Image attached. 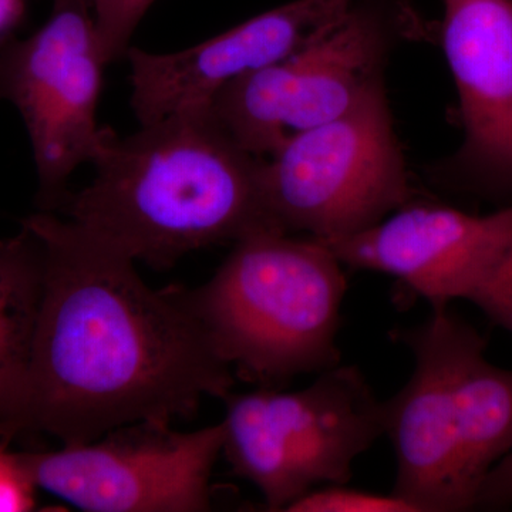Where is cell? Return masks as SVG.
Returning a JSON list of instances; mask_svg holds the SVG:
<instances>
[{"label":"cell","instance_id":"obj_1","mask_svg":"<svg viewBox=\"0 0 512 512\" xmlns=\"http://www.w3.org/2000/svg\"><path fill=\"white\" fill-rule=\"evenodd\" d=\"M43 276L20 431L63 446L136 423L190 419L234 386L188 289H151L134 261L53 212L22 221Z\"/></svg>","mask_w":512,"mask_h":512},{"label":"cell","instance_id":"obj_2","mask_svg":"<svg viewBox=\"0 0 512 512\" xmlns=\"http://www.w3.org/2000/svg\"><path fill=\"white\" fill-rule=\"evenodd\" d=\"M262 161L239 146L211 104L187 107L131 136L107 128L92 183L67 192L57 211L134 262L171 268L195 249L278 231Z\"/></svg>","mask_w":512,"mask_h":512},{"label":"cell","instance_id":"obj_3","mask_svg":"<svg viewBox=\"0 0 512 512\" xmlns=\"http://www.w3.org/2000/svg\"><path fill=\"white\" fill-rule=\"evenodd\" d=\"M342 266L316 239L258 231L188 298L218 355L242 379L274 389L340 365Z\"/></svg>","mask_w":512,"mask_h":512},{"label":"cell","instance_id":"obj_4","mask_svg":"<svg viewBox=\"0 0 512 512\" xmlns=\"http://www.w3.org/2000/svg\"><path fill=\"white\" fill-rule=\"evenodd\" d=\"M225 402L222 454L261 491L266 511L349 483L353 461L384 436L383 402L356 366L325 370L298 392L262 387Z\"/></svg>","mask_w":512,"mask_h":512},{"label":"cell","instance_id":"obj_5","mask_svg":"<svg viewBox=\"0 0 512 512\" xmlns=\"http://www.w3.org/2000/svg\"><path fill=\"white\" fill-rule=\"evenodd\" d=\"M262 190L278 231L322 241L365 231L412 202L384 82L264 158Z\"/></svg>","mask_w":512,"mask_h":512},{"label":"cell","instance_id":"obj_6","mask_svg":"<svg viewBox=\"0 0 512 512\" xmlns=\"http://www.w3.org/2000/svg\"><path fill=\"white\" fill-rule=\"evenodd\" d=\"M410 13L387 0H355L293 55L239 77L211 107L232 138L268 158L299 131L338 119L384 82L387 55Z\"/></svg>","mask_w":512,"mask_h":512},{"label":"cell","instance_id":"obj_7","mask_svg":"<svg viewBox=\"0 0 512 512\" xmlns=\"http://www.w3.org/2000/svg\"><path fill=\"white\" fill-rule=\"evenodd\" d=\"M106 66L86 0H55L32 36L0 42V101L16 107L28 130L42 211H57L74 170L92 163L106 137L97 124Z\"/></svg>","mask_w":512,"mask_h":512},{"label":"cell","instance_id":"obj_8","mask_svg":"<svg viewBox=\"0 0 512 512\" xmlns=\"http://www.w3.org/2000/svg\"><path fill=\"white\" fill-rule=\"evenodd\" d=\"M224 446L221 423L181 433L136 421L90 443L20 453L37 488L87 512L211 510V476Z\"/></svg>","mask_w":512,"mask_h":512},{"label":"cell","instance_id":"obj_9","mask_svg":"<svg viewBox=\"0 0 512 512\" xmlns=\"http://www.w3.org/2000/svg\"><path fill=\"white\" fill-rule=\"evenodd\" d=\"M390 338L409 348L416 362L409 383L383 402L384 434L397 461L392 494L419 512L474 510L461 457L460 383L485 340L448 306L433 309L421 325L392 330Z\"/></svg>","mask_w":512,"mask_h":512},{"label":"cell","instance_id":"obj_10","mask_svg":"<svg viewBox=\"0 0 512 512\" xmlns=\"http://www.w3.org/2000/svg\"><path fill=\"white\" fill-rule=\"evenodd\" d=\"M441 45L464 140L431 175L447 190L512 204V0H444Z\"/></svg>","mask_w":512,"mask_h":512},{"label":"cell","instance_id":"obj_11","mask_svg":"<svg viewBox=\"0 0 512 512\" xmlns=\"http://www.w3.org/2000/svg\"><path fill=\"white\" fill-rule=\"evenodd\" d=\"M316 241L342 265L392 275L439 309L467 299L511 251L512 204L471 215L412 201L365 231Z\"/></svg>","mask_w":512,"mask_h":512},{"label":"cell","instance_id":"obj_12","mask_svg":"<svg viewBox=\"0 0 512 512\" xmlns=\"http://www.w3.org/2000/svg\"><path fill=\"white\" fill-rule=\"evenodd\" d=\"M355 0H295L201 45L174 53L127 50L131 107L140 126L175 111L211 104L227 84L293 55Z\"/></svg>","mask_w":512,"mask_h":512},{"label":"cell","instance_id":"obj_13","mask_svg":"<svg viewBox=\"0 0 512 512\" xmlns=\"http://www.w3.org/2000/svg\"><path fill=\"white\" fill-rule=\"evenodd\" d=\"M43 259L39 239L23 227L0 241V436L20 431L35 335Z\"/></svg>","mask_w":512,"mask_h":512},{"label":"cell","instance_id":"obj_14","mask_svg":"<svg viewBox=\"0 0 512 512\" xmlns=\"http://www.w3.org/2000/svg\"><path fill=\"white\" fill-rule=\"evenodd\" d=\"M92 9L104 59L110 64L126 57L138 23L154 0H86Z\"/></svg>","mask_w":512,"mask_h":512},{"label":"cell","instance_id":"obj_15","mask_svg":"<svg viewBox=\"0 0 512 512\" xmlns=\"http://www.w3.org/2000/svg\"><path fill=\"white\" fill-rule=\"evenodd\" d=\"M289 512H419L414 505L394 494L383 495L353 490L342 485L315 488L293 501Z\"/></svg>","mask_w":512,"mask_h":512},{"label":"cell","instance_id":"obj_16","mask_svg":"<svg viewBox=\"0 0 512 512\" xmlns=\"http://www.w3.org/2000/svg\"><path fill=\"white\" fill-rule=\"evenodd\" d=\"M467 301L480 308L495 325L512 333V249L468 295Z\"/></svg>","mask_w":512,"mask_h":512},{"label":"cell","instance_id":"obj_17","mask_svg":"<svg viewBox=\"0 0 512 512\" xmlns=\"http://www.w3.org/2000/svg\"><path fill=\"white\" fill-rule=\"evenodd\" d=\"M36 488L20 453H10L8 441H0V512L32 511Z\"/></svg>","mask_w":512,"mask_h":512},{"label":"cell","instance_id":"obj_18","mask_svg":"<svg viewBox=\"0 0 512 512\" xmlns=\"http://www.w3.org/2000/svg\"><path fill=\"white\" fill-rule=\"evenodd\" d=\"M512 505V450L501 458L481 484L476 508L484 511H503Z\"/></svg>","mask_w":512,"mask_h":512},{"label":"cell","instance_id":"obj_19","mask_svg":"<svg viewBox=\"0 0 512 512\" xmlns=\"http://www.w3.org/2000/svg\"><path fill=\"white\" fill-rule=\"evenodd\" d=\"M25 15V0H0V36H6Z\"/></svg>","mask_w":512,"mask_h":512},{"label":"cell","instance_id":"obj_20","mask_svg":"<svg viewBox=\"0 0 512 512\" xmlns=\"http://www.w3.org/2000/svg\"><path fill=\"white\" fill-rule=\"evenodd\" d=\"M0 440H3V439H2V436H0Z\"/></svg>","mask_w":512,"mask_h":512}]
</instances>
